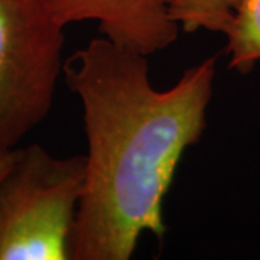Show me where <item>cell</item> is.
Instances as JSON below:
<instances>
[{
	"instance_id": "obj_2",
	"label": "cell",
	"mask_w": 260,
	"mask_h": 260,
	"mask_svg": "<svg viewBox=\"0 0 260 260\" xmlns=\"http://www.w3.org/2000/svg\"><path fill=\"white\" fill-rule=\"evenodd\" d=\"M87 156L55 158L37 143L15 149L0 181V260H71Z\"/></svg>"
},
{
	"instance_id": "obj_3",
	"label": "cell",
	"mask_w": 260,
	"mask_h": 260,
	"mask_svg": "<svg viewBox=\"0 0 260 260\" xmlns=\"http://www.w3.org/2000/svg\"><path fill=\"white\" fill-rule=\"evenodd\" d=\"M64 28L44 0H0V152L45 120L62 73Z\"/></svg>"
},
{
	"instance_id": "obj_5",
	"label": "cell",
	"mask_w": 260,
	"mask_h": 260,
	"mask_svg": "<svg viewBox=\"0 0 260 260\" xmlns=\"http://www.w3.org/2000/svg\"><path fill=\"white\" fill-rule=\"evenodd\" d=\"M229 67L247 74L260 61V0H242L227 32Z\"/></svg>"
},
{
	"instance_id": "obj_4",
	"label": "cell",
	"mask_w": 260,
	"mask_h": 260,
	"mask_svg": "<svg viewBox=\"0 0 260 260\" xmlns=\"http://www.w3.org/2000/svg\"><path fill=\"white\" fill-rule=\"evenodd\" d=\"M55 22L95 20L104 38L150 56L177 41L179 26L169 16L172 0H44Z\"/></svg>"
},
{
	"instance_id": "obj_6",
	"label": "cell",
	"mask_w": 260,
	"mask_h": 260,
	"mask_svg": "<svg viewBox=\"0 0 260 260\" xmlns=\"http://www.w3.org/2000/svg\"><path fill=\"white\" fill-rule=\"evenodd\" d=\"M242 0H172L169 16L185 34L200 29L227 35Z\"/></svg>"
},
{
	"instance_id": "obj_1",
	"label": "cell",
	"mask_w": 260,
	"mask_h": 260,
	"mask_svg": "<svg viewBox=\"0 0 260 260\" xmlns=\"http://www.w3.org/2000/svg\"><path fill=\"white\" fill-rule=\"evenodd\" d=\"M62 74L83 103L88 143L70 256L129 260L143 233L164 240V198L185 149L205 129L215 58L158 91L148 56L100 37L75 51Z\"/></svg>"
},
{
	"instance_id": "obj_7",
	"label": "cell",
	"mask_w": 260,
	"mask_h": 260,
	"mask_svg": "<svg viewBox=\"0 0 260 260\" xmlns=\"http://www.w3.org/2000/svg\"><path fill=\"white\" fill-rule=\"evenodd\" d=\"M13 158H15V149L0 152V181H2V178L5 177V174L8 172V169L13 162Z\"/></svg>"
}]
</instances>
